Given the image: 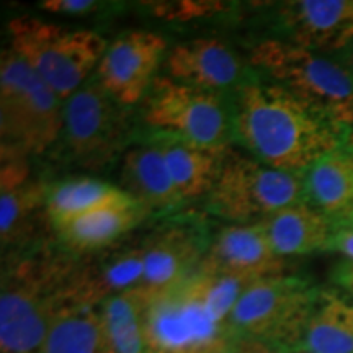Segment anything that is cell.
Instances as JSON below:
<instances>
[{"instance_id":"836d02e7","label":"cell","mask_w":353,"mask_h":353,"mask_svg":"<svg viewBox=\"0 0 353 353\" xmlns=\"http://www.w3.org/2000/svg\"><path fill=\"white\" fill-rule=\"evenodd\" d=\"M347 144L350 145V148H353V132H350V134H348V141H347Z\"/></svg>"},{"instance_id":"cb8c5ba5","label":"cell","mask_w":353,"mask_h":353,"mask_svg":"<svg viewBox=\"0 0 353 353\" xmlns=\"http://www.w3.org/2000/svg\"><path fill=\"white\" fill-rule=\"evenodd\" d=\"M0 190V241L6 250L26 244L37 231L38 214L46 213L50 188L39 180L28 179Z\"/></svg>"},{"instance_id":"7a4b0ae2","label":"cell","mask_w":353,"mask_h":353,"mask_svg":"<svg viewBox=\"0 0 353 353\" xmlns=\"http://www.w3.org/2000/svg\"><path fill=\"white\" fill-rule=\"evenodd\" d=\"M79 260L39 247L15 260L2 275L0 353H39L56 316L68 306L65 285Z\"/></svg>"},{"instance_id":"e575fe53","label":"cell","mask_w":353,"mask_h":353,"mask_svg":"<svg viewBox=\"0 0 353 353\" xmlns=\"http://www.w3.org/2000/svg\"><path fill=\"white\" fill-rule=\"evenodd\" d=\"M342 224H343V223H342ZM345 224H350V226L353 228V214L350 216V218H348V219H347V223H345Z\"/></svg>"},{"instance_id":"5b68a950","label":"cell","mask_w":353,"mask_h":353,"mask_svg":"<svg viewBox=\"0 0 353 353\" xmlns=\"http://www.w3.org/2000/svg\"><path fill=\"white\" fill-rule=\"evenodd\" d=\"M10 50L32 68L64 101L92 72L108 44L92 30L69 28L37 17H17L8 23Z\"/></svg>"},{"instance_id":"ba28073f","label":"cell","mask_w":353,"mask_h":353,"mask_svg":"<svg viewBox=\"0 0 353 353\" xmlns=\"http://www.w3.org/2000/svg\"><path fill=\"white\" fill-rule=\"evenodd\" d=\"M143 120L162 138L203 148H228L234 138L232 110L229 112L221 94L169 76L152 82L144 97Z\"/></svg>"},{"instance_id":"9c48e42d","label":"cell","mask_w":353,"mask_h":353,"mask_svg":"<svg viewBox=\"0 0 353 353\" xmlns=\"http://www.w3.org/2000/svg\"><path fill=\"white\" fill-rule=\"evenodd\" d=\"M317 293L296 276L260 278L242 293L229 325L237 339H260L291 350L301 342Z\"/></svg>"},{"instance_id":"f546056e","label":"cell","mask_w":353,"mask_h":353,"mask_svg":"<svg viewBox=\"0 0 353 353\" xmlns=\"http://www.w3.org/2000/svg\"><path fill=\"white\" fill-rule=\"evenodd\" d=\"M231 353H286V350L275 343L260 341V339L241 337L234 343Z\"/></svg>"},{"instance_id":"d6a6232c","label":"cell","mask_w":353,"mask_h":353,"mask_svg":"<svg viewBox=\"0 0 353 353\" xmlns=\"http://www.w3.org/2000/svg\"><path fill=\"white\" fill-rule=\"evenodd\" d=\"M286 353H317V352L307 350V348H304V347H294V348H291V350H286Z\"/></svg>"},{"instance_id":"ac0fdd59","label":"cell","mask_w":353,"mask_h":353,"mask_svg":"<svg viewBox=\"0 0 353 353\" xmlns=\"http://www.w3.org/2000/svg\"><path fill=\"white\" fill-rule=\"evenodd\" d=\"M306 201L335 224L353 214V148L342 144L304 174Z\"/></svg>"},{"instance_id":"9a60e30c","label":"cell","mask_w":353,"mask_h":353,"mask_svg":"<svg viewBox=\"0 0 353 353\" xmlns=\"http://www.w3.org/2000/svg\"><path fill=\"white\" fill-rule=\"evenodd\" d=\"M206 245L198 229L170 224L143 242L144 278L143 288L154 294L172 288L196 270Z\"/></svg>"},{"instance_id":"8992f818","label":"cell","mask_w":353,"mask_h":353,"mask_svg":"<svg viewBox=\"0 0 353 353\" xmlns=\"http://www.w3.org/2000/svg\"><path fill=\"white\" fill-rule=\"evenodd\" d=\"M144 334L148 353H231L237 341L231 325L210 311L196 270L151 296Z\"/></svg>"},{"instance_id":"4316f807","label":"cell","mask_w":353,"mask_h":353,"mask_svg":"<svg viewBox=\"0 0 353 353\" xmlns=\"http://www.w3.org/2000/svg\"><path fill=\"white\" fill-rule=\"evenodd\" d=\"M156 15L165 20L188 21L200 19V17H211L214 13L224 10V3L206 2V0H185V2H161L152 6Z\"/></svg>"},{"instance_id":"484cf974","label":"cell","mask_w":353,"mask_h":353,"mask_svg":"<svg viewBox=\"0 0 353 353\" xmlns=\"http://www.w3.org/2000/svg\"><path fill=\"white\" fill-rule=\"evenodd\" d=\"M39 353H101L100 309L65 306L51 324Z\"/></svg>"},{"instance_id":"1f68e13d","label":"cell","mask_w":353,"mask_h":353,"mask_svg":"<svg viewBox=\"0 0 353 353\" xmlns=\"http://www.w3.org/2000/svg\"><path fill=\"white\" fill-rule=\"evenodd\" d=\"M335 59L341 63L343 68L348 70V74H350L352 79H353V44L352 46H348L345 51H342L341 54L335 56Z\"/></svg>"},{"instance_id":"83f0119b","label":"cell","mask_w":353,"mask_h":353,"mask_svg":"<svg viewBox=\"0 0 353 353\" xmlns=\"http://www.w3.org/2000/svg\"><path fill=\"white\" fill-rule=\"evenodd\" d=\"M44 12L56 13V15H88L100 8V3L95 0H44L39 3Z\"/></svg>"},{"instance_id":"e0dca14e","label":"cell","mask_w":353,"mask_h":353,"mask_svg":"<svg viewBox=\"0 0 353 353\" xmlns=\"http://www.w3.org/2000/svg\"><path fill=\"white\" fill-rule=\"evenodd\" d=\"M145 216L148 211L138 201L130 200L76 216L52 228L65 252L94 254L110 249Z\"/></svg>"},{"instance_id":"4dcf8cb0","label":"cell","mask_w":353,"mask_h":353,"mask_svg":"<svg viewBox=\"0 0 353 353\" xmlns=\"http://www.w3.org/2000/svg\"><path fill=\"white\" fill-rule=\"evenodd\" d=\"M335 280L353 298V262H343L335 270Z\"/></svg>"},{"instance_id":"6da1fadb","label":"cell","mask_w":353,"mask_h":353,"mask_svg":"<svg viewBox=\"0 0 353 353\" xmlns=\"http://www.w3.org/2000/svg\"><path fill=\"white\" fill-rule=\"evenodd\" d=\"M234 138L273 169L301 174L341 148L343 132L275 82L241 83L232 105Z\"/></svg>"},{"instance_id":"52a82bcc","label":"cell","mask_w":353,"mask_h":353,"mask_svg":"<svg viewBox=\"0 0 353 353\" xmlns=\"http://www.w3.org/2000/svg\"><path fill=\"white\" fill-rule=\"evenodd\" d=\"M301 201H306L304 175L273 169L232 151H228L208 193V210L231 224L262 223Z\"/></svg>"},{"instance_id":"7402d4cb","label":"cell","mask_w":353,"mask_h":353,"mask_svg":"<svg viewBox=\"0 0 353 353\" xmlns=\"http://www.w3.org/2000/svg\"><path fill=\"white\" fill-rule=\"evenodd\" d=\"M176 190L185 200L208 196L218 179L228 148H203L164 138L157 144Z\"/></svg>"},{"instance_id":"5bb4252c","label":"cell","mask_w":353,"mask_h":353,"mask_svg":"<svg viewBox=\"0 0 353 353\" xmlns=\"http://www.w3.org/2000/svg\"><path fill=\"white\" fill-rule=\"evenodd\" d=\"M144 278V250L141 245L105 250L103 255L79 260L65 285L68 306L100 307L107 299L138 288Z\"/></svg>"},{"instance_id":"277c9868","label":"cell","mask_w":353,"mask_h":353,"mask_svg":"<svg viewBox=\"0 0 353 353\" xmlns=\"http://www.w3.org/2000/svg\"><path fill=\"white\" fill-rule=\"evenodd\" d=\"M63 99L10 48L0 57L2 157L38 156L63 134Z\"/></svg>"},{"instance_id":"f1b7e54d","label":"cell","mask_w":353,"mask_h":353,"mask_svg":"<svg viewBox=\"0 0 353 353\" xmlns=\"http://www.w3.org/2000/svg\"><path fill=\"white\" fill-rule=\"evenodd\" d=\"M325 250L342 254L348 262H353V228L350 224H335L334 234Z\"/></svg>"},{"instance_id":"4fadbf2b","label":"cell","mask_w":353,"mask_h":353,"mask_svg":"<svg viewBox=\"0 0 353 353\" xmlns=\"http://www.w3.org/2000/svg\"><path fill=\"white\" fill-rule=\"evenodd\" d=\"M286 41L319 54H341L353 44V0H291L280 7Z\"/></svg>"},{"instance_id":"44dd1931","label":"cell","mask_w":353,"mask_h":353,"mask_svg":"<svg viewBox=\"0 0 353 353\" xmlns=\"http://www.w3.org/2000/svg\"><path fill=\"white\" fill-rule=\"evenodd\" d=\"M149 301L151 293L138 286L101 304V353H148L144 316Z\"/></svg>"},{"instance_id":"3957f363","label":"cell","mask_w":353,"mask_h":353,"mask_svg":"<svg viewBox=\"0 0 353 353\" xmlns=\"http://www.w3.org/2000/svg\"><path fill=\"white\" fill-rule=\"evenodd\" d=\"M250 63L343 134L353 128V79L335 57L265 39L254 46Z\"/></svg>"},{"instance_id":"7c38bea8","label":"cell","mask_w":353,"mask_h":353,"mask_svg":"<svg viewBox=\"0 0 353 353\" xmlns=\"http://www.w3.org/2000/svg\"><path fill=\"white\" fill-rule=\"evenodd\" d=\"M198 268L211 275L257 281L285 275V259L273 249L262 223L229 224L208 242Z\"/></svg>"},{"instance_id":"30bf717a","label":"cell","mask_w":353,"mask_h":353,"mask_svg":"<svg viewBox=\"0 0 353 353\" xmlns=\"http://www.w3.org/2000/svg\"><path fill=\"white\" fill-rule=\"evenodd\" d=\"M126 131L125 107L99 81L87 83L64 103L63 138L74 161L97 169L121 148Z\"/></svg>"},{"instance_id":"d6986e66","label":"cell","mask_w":353,"mask_h":353,"mask_svg":"<svg viewBox=\"0 0 353 353\" xmlns=\"http://www.w3.org/2000/svg\"><path fill=\"white\" fill-rule=\"evenodd\" d=\"M121 183V188L134 198L148 214L176 208L183 201L157 144L139 145L125 154Z\"/></svg>"},{"instance_id":"603a6c76","label":"cell","mask_w":353,"mask_h":353,"mask_svg":"<svg viewBox=\"0 0 353 353\" xmlns=\"http://www.w3.org/2000/svg\"><path fill=\"white\" fill-rule=\"evenodd\" d=\"M298 347L317 353H353V303L319 290Z\"/></svg>"},{"instance_id":"2e32d148","label":"cell","mask_w":353,"mask_h":353,"mask_svg":"<svg viewBox=\"0 0 353 353\" xmlns=\"http://www.w3.org/2000/svg\"><path fill=\"white\" fill-rule=\"evenodd\" d=\"M169 77L203 90L219 92L239 82V57L218 38L179 43L167 54Z\"/></svg>"},{"instance_id":"ffe728a7","label":"cell","mask_w":353,"mask_h":353,"mask_svg":"<svg viewBox=\"0 0 353 353\" xmlns=\"http://www.w3.org/2000/svg\"><path fill=\"white\" fill-rule=\"evenodd\" d=\"M280 257L307 255L327 249L335 223L307 201L296 203L262 221Z\"/></svg>"},{"instance_id":"8fae6325","label":"cell","mask_w":353,"mask_h":353,"mask_svg":"<svg viewBox=\"0 0 353 353\" xmlns=\"http://www.w3.org/2000/svg\"><path fill=\"white\" fill-rule=\"evenodd\" d=\"M167 41L161 34L138 30L117 38L97 68V81L121 107L144 100L161 65Z\"/></svg>"},{"instance_id":"d4e9b609","label":"cell","mask_w":353,"mask_h":353,"mask_svg":"<svg viewBox=\"0 0 353 353\" xmlns=\"http://www.w3.org/2000/svg\"><path fill=\"white\" fill-rule=\"evenodd\" d=\"M134 200L121 187L97 179L65 180L50 188L46 200V218L54 224L90 213L103 206ZM136 201V200H134Z\"/></svg>"}]
</instances>
